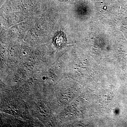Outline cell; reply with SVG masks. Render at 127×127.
<instances>
[]
</instances>
